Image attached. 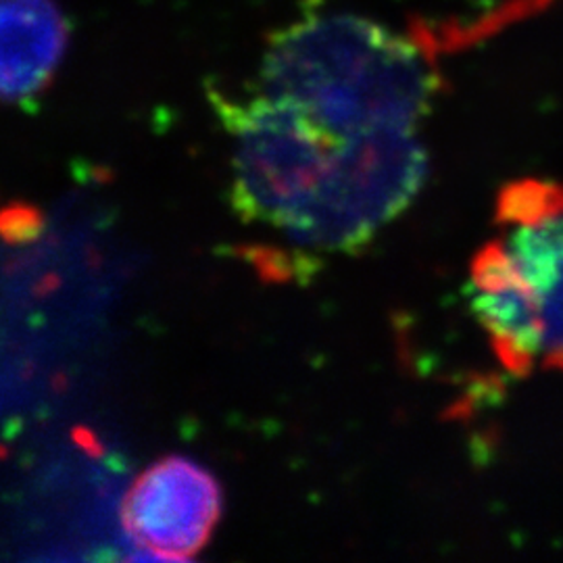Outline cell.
<instances>
[{"label": "cell", "mask_w": 563, "mask_h": 563, "mask_svg": "<svg viewBox=\"0 0 563 563\" xmlns=\"http://www.w3.org/2000/svg\"><path fill=\"white\" fill-rule=\"evenodd\" d=\"M211 101L234 144L239 213L305 251L365 246L413 202L428 176L418 132L342 139L265 90H211Z\"/></svg>", "instance_id": "1"}, {"label": "cell", "mask_w": 563, "mask_h": 563, "mask_svg": "<svg viewBox=\"0 0 563 563\" xmlns=\"http://www.w3.org/2000/svg\"><path fill=\"white\" fill-rule=\"evenodd\" d=\"M437 57L409 34L351 13H309L272 34L262 90L342 139L418 132L441 90Z\"/></svg>", "instance_id": "2"}, {"label": "cell", "mask_w": 563, "mask_h": 563, "mask_svg": "<svg viewBox=\"0 0 563 563\" xmlns=\"http://www.w3.org/2000/svg\"><path fill=\"white\" fill-rule=\"evenodd\" d=\"M497 241L537 309L543 365L563 372V184L518 180L497 201Z\"/></svg>", "instance_id": "3"}, {"label": "cell", "mask_w": 563, "mask_h": 563, "mask_svg": "<svg viewBox=\"0 0 563 563\" xmlns=\"http://www.w3.org/2000/svg\"><path fill=\"white\" fill-rule=\"evenodd\" d=\"M222 516V488L180 455L163 457L130 486L121 522L134 547L153 560H188L209 543Z\"/></svg>", "instance_id": "4"}, {"label": "cell", "mask_w": 563, "mask_h": 563, "mask_svg": "<svg viewBox=\"0 0 563 563\" xmlns=\"http://www.w3.org/2000/svg\"><path fill=\"white\" fill-rule=\"evenodd\" d=\"M467 297L499 362L516 374L543 365V336L537 309L504 244L490 241L470 267Z\"/></svg>", "instance_id": "5"}, {"label": "cell", "mask_w": 563, "mask_h": 563, "mask_svg": "<svg viewBox=\"0 0 563 563\" xmlns=\"http://www.w3.org/2000/svg\"><path fill=\"white\" fill-rule=\"evenodd\" d=\"M69 32L55 0H0V102L41 99L67 53Z\"/></svg>", "instance_id": "6"}, {"label": "cell", "mask_w": 563, "mask_h": 563, "mask_svg": "<svg viewBox=\"0 0 563 563\" xmlns=\"http://www.w3.org/2000/svg\"><path fill=\"white\" fill-rule=\"evenodd\" d=\"M407 34L434 57L474 46L553 0H401Z\"/></svg>", "instance_id": "7"}]
</instances>
